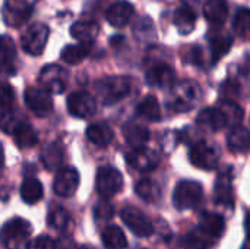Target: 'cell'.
Instances as JSON below:
<instances>
[{
  "instance_id": "cell-42",
  "label": "cell",
  "mask_w": 250,
  "mask_h": 249,
  "mask_svg": "<svg viewBox=\"0 0 250 249\" xmlns=\"http://www.w3.org/2000/svg\"><path fill=\"white\" fill-rule=\"evenodd\" d=\"M28 245V249H57V245L54 241H51L48 236H40L31 241Z\"/></svg>"
},
{
  "instance_id": "cell-18",
  "label": "cell",
  "mask_w": 250,
  "mask_h": 249,
  "mask_svg": "<svg viewBox=\"0 0 250 249\" xmlns=\"http://www.w3.org/2000/svg\"><path fill=\"white\" fill-rule=\"evenodd\" d=\"M16 72V45L9 35H0V73Z\"/></svg>"
},
{
  "instance_id": "cell-9",
  "label": "cell",
  "mask_w": 250,
  "mask_h": 249,
  "mask_svg": "<svg viewBox=\"0 0 250 249\" xmlns=\"http://www.w3.org/2000/svg\"><path fill=\"white\" fill-rule=\"evenodd\" d=\"M189 160L198 169L212 170L220 161V151L217 147L211 145L207 141H198L190 148Z\"/></svg>"
},
{
  "instance_id": "cell-49",
  "label": "cell",
  "mask_w": 250,
  "mask_h": 249,
  "mask_svg": "<svg viewBox=\"0 0 250 249\" xmlns=\"http://www.w3.org/2000/svg\"><path fill=\"white\" fill-rule=\"evenodd\" d=\"M78 249H91V248H88V247H81V248H78Z\"/></svg>"
},
{
  "instance_id": "cell-32",
  "label": "cell",
  "mask_w": 250,
  "mask_h": 249,
  "mask_svg": "<svg viewBox=\"0 0 250 249\" xmlns=\"http://www.w3.org/2000/svg\"><path fill=\"white\" fill-rule=\"evenodd\" d=\"M44 195L42 185L35 178H26L21 185V198L26 204H35L38 203Z\"/></svg>"
},
{
  "instance_id": "cell-34",
  "label": "cell",
  "mask_w": 250,
  "mask_h": 249,
  "mask_svg": "<svg viewBox=\"0 0 250 249\" xmlns=\"http://www.w3.org/2000/svg\"><path fill=\"white\" fill-rule=\"evenodd\" d=\"M136 112L141 117L151 120V122H157L161 119V109L158 104V100L154 95H146L136 107Z\"/></svg>"
},
{
  "instance_id": "cell-40",
  "label": "cell",
  "mask_w": 250,
  "mask_h": 249,
  "mask_svg": "<svg viewBox=\"0 0 250 249\" xmlns=\"http://www.w3.org/2000/svg\"><path fill=\"white\" fill-rule=\"evenodd\" d=\"M22 122H23V117L15 112H4L0 114V129L9 135H12L16 126Z\"/></svg>"
},
{
  "instance_id": "cell-13",
  "label": "cell",
  "mask_w": 250,
  "mask_h": 249,
  "mask_svg": "<svg viewBox=\"0 0 250 249\" xmlns=\"http://www.w3.org/2000/svg\"><path fill=\"white\" fill-rule=\"evenodd\" d=\"M67 110L78 119H86L95 114L97 101L86 91H75L67 97Z\"/></svg>"
},
{
  "instance_id": "cell-39",
  "label": "cell",
  "mask_w": 250,
  "mask_h": 249,
  "mask_svg": "<svg viewBox=\"0 0 250 249\" xmlns=\"http://www.w3.org/2000/svg\"><path fill=\"white\" fill-rule=\"evenodd\" d=\"M249 19L250 12L248 7H239V10L234 15L233 19V29L237 35L240 37H246L248 31H249Z\"/></svg>"
},
{
  "instance_id": "cell-15",
  "label": "cell",
  "mask_w": 250,
  "mask_h": 249,
  "mask_svg": "<svg viewBox=\"0 0 250 249\" xmlns=\"http://www.w3.org/2000/svg\"><path fill=\"white\" fill-rule=\"evenodd\" d=\"M214 200L224 208L234 207V191H233V169L229 167L218 175L214 186Z\"/></svg>"
},
{
  "instance_id": "cell-1",
  "label": "cell",
  "mask_w": 250,
  "mask_h": 249,
  "mask_svg": "<svg viewBox=\"0 0 250 249\" xmlns=\"http://www.w3.org/2000/svg\"><path fill=\"white\" fill-rule=\"evenodd\" d=\"M202 97L201 87L193 81H182L171 87L167 107L174 113H186L192 110Z\"/></svg>"
},
{
  "instance_id": "cell-11",
  "label": "cell",
  "mask_w": 250,
  "mask_h": 249,
  "mask_svg": "<svg viewBox=\"0 0 250 249\" xmlns=\"http://www.w3.org/2000/svg\"><path fill=\"white\" fill-rule=\"evenodd\" d=\"M32 15V4L28 0H4L3 21L7 26L19 28Z\"/></svg>"
},
{
  "instance_id": "cell-27",
  "label": "cell",
  "mask_w": 250,
  "mask_h": 249,
  "mask_svg": "<svg viewBox=\"0 0 250 249\" xmlns=\"http://www.w3.org/2000/svg\"><path fill=\"white\" fill-rule=\"evenodd\" d=\"M12 136L19 148H31L38 144V134L37 131L26 123L25 120L16 126V129L12 132Z\"/></svg>"
},
{
  "instance_id": "cell-35",
  "label": "cell",
  "mask_w": 250,
  "mask_h": 249,
  "mask_svg": "<svg viewBox=\"0 0 250 249\" xmlns=\"http://www.w3.org/2000/svg\"><path fill=\"white\" fill-rule=\"evenodd\" d=\"M215 239L208 235L202 227H195L186 238V245L189 249H211Z\"/></svg>"
},
{
  "instance_id": "cell-3",
  "label": "cell",
  "mask_w": 250,
  "mask_h": 249,
  "mask_svg": "<svg viewBox=\"0 0 250 249\" xmlns=\"http://www.w3.org/2000/svg\"><path fill=\"white\" fill-rule=\"evenodd\" d=\"M31 225L29 222L15 217L6 222L0 230V242L7 249H19L28 244L31 235Z\"/></svg>"
},
{
  "instance_id": "cell-43",
  "label": "cell",
  "mask_w": 250,
  "mask_h": 249,
  "mask_svg": "<svg viewBox=\"0 0 250 249\" xmlns=\"http://www.w3.org/2000/svg\"><path fill=\"white\" fill-rule=\"evenodd\" d=\"M113 214H114V208L107 201H103L95 207V217L100 220H108L113 217Z\"/></svg>"
},
{
  "instance_id": "cell-45",
  "label": "cell",
  "mask_w": 250,
  "mask_h": 249,
  "mask_svg": "<svg viewBox=\"0 0 250 249\" xmlns=\"http://www.w3.org/2000/svg\"><path fill=\"white\" fill-rule=\"evenodd\" d=\"M189 62H192L193 65H198V66H202L204 65V54H202V48L199 45H195L190 48L189 51Z\"/></svg>"
},
{
  "instance_id": "cell-19",
  "label": "cell",
  "mask_w": 250,
  "mask_h": 249,
  "mask_svg": "<svg viewBox=\"0 0 250 249\" xmlns=\"http://www.w3.org/2000/svg\"><path fill=\"white\" fill-rule=\"evenodd\" d=\"M133 13H135V9H133L132 3H129L126 0H119L108 7L107 21L110 25H113L116 28H123L125 25L129 23Z\"/></svg>"
},
{
  "instance_id": "cell-29",
  "label": "cell",
  "mask_w": 250,
  "mask_h": 249,
  "mask_svg": "<svg viewBox=\"0 0 250 249\" xmlns=\"http://www.w3.org/2000/svg\"><path fill=\"white\" fill-rule=\"evenodd\" d=\"M135 192L141 200H144L146 203H151V204L158 203L161 200V195H163L160 185L155 181L149 179V178L141 179L135 186Z\"/></svg>"
},
{
  "instance_id": "cell-2",
  "label": "cell",
  "mask_w": 250,
  "mask_h": 249,
  "mask_svg": "<svg viewBox=\"0 0 250 249\" xmlns=\"http://www.w3.org/2000/svg\"><path fill=\"white\" fill-rule=\"evenodd\" d=\"M97 95L103 104L110 106L126 98L132 91V81L126 76H105L95 85Z\"/></svg>"
},
{
  "instance_id": "cell-20",
  "label": "cell",
  "mask_w": 250,
  "mask_h": 249,
  "mask_svg": "<svg viewBox=\"0 0 250 249\" xmlns=\"http://www.w3.org/2000/svg\"><path fill=\"white\" fill-rule=\"evenodd\" d=\"M100 34V26L94 21H78L70 26V35L83 45H91Z\"/></svg>"
},
{
  "instance_id": "cell-12",
  "label": "cell",
  "mask_w": 250,
  "mask_h": 249,
  "mask_svg": "<svg viewBox=\"0 0 250 249\" xmlns=\"http://www.w3.org/2000/svg\"><path fill=\"white\" fill-rule=\"evenodd\" d=\"M126 161L136 172L148 173V172H152L154 169H157L161 158L155 150L148 148V147H139V148H133L132 151L127 153Z\"/></svg>"
},
{
  "instance_id": "cell-23",
  "label": "cell",
  "mask_w": 250,
  "mask_h": 249,
  "mask_svg": "<svg viewBox=\"0 0 250 249\" xmlns=\"http://www.w3.org/2000/svg\"><path fill=\"white\" fill-rule=\"evenodd\" d=\"M204 16L209 23L220 26L227 21L229 16V4L226 0H208L204 4Z\"/></svg>"
},
{
  "instance_id": "cell-4",
  "label": "cell",
  "mask_w": 250,
  "mask_h": 249,
  "mask_svg": "<svg viewBox=\"0 0 250 249\" xmlns=\"http://www.w3.org/2000/svg\"><path fill=\"white\" fill-rule=\"evenodd\" d=\"M204 189L199 182L180 181L173 192V204L177 210H190L199 205L202 201Z\"/></svg>"
},
{
  "instance_id": "cell-28",
  "label": "cell",
  "mask_w": 250,
  "mask_h": 249,
  "mask_svg": "<svg viewBox=\"0 0 250 249\" xmlns=\"http://www.w3.org/2000/svg\"><path fill=\"white\" fill-rule=\"evenodd\" d=\"M173 22L176 25V28L179 29L180 34L183 35H188L193 31L195 28V23H196V13L192 7H188V6H182L179 7L176 12H174V18H173Z\"/></svg>"
},
{
  "instance_id": "cell-41",
  "label": "cell",
  "mask_w": 250,
  "mask_h": 249,
  "mask_svg": "<svg viewBox=\"0 0 250 249\" xmlns=\"http://www.w3.org/2000/svg\"><path fill=\"white\" fill-rule=\"evenodd\" d=\"M15 101V91L10 84L0 81V109H9Z\"/></svg>"
},
{
  "instance_id": "cell-47",
  "label": "cell",
  "mask_w": 250,
  "mask_h": 249,
  "mask_svg": "<svg viewBox=\"0 0 250 249\" xmlns=\"http://www.w3.org/2000/svg\"><path fill=\"white\" fill-rule=\"evenodd\" d=\"M183 3H185V6H188V7H193L199 0H182Z\"/></svg>"
},
{
  "instance_id": "cell-48",
  "label": "cell",
  "mask_w": 250,
  "mask_h": 249,
  "mask_svg": "<svg viewBox=\"0 0 250 249\" xmlns=\"http://www.w3.org/2000/svg\"><path fill=\"white\" fill-rule=\"evenodd\" d=\"M242 249H249V248H248V242H245V244H243V247H242Z\"/></svg>"
},
{
  "instance_id": "cell-14",
  "label": "cell",
  "mask_w": 250,
  "mask_h": 249,
  "mask_svg": "<svg viewBox=\"0 0 250 249\" xmlns=\"http://www.w3.org/2000/svg\"><path fill=\"white\" fill-rule=\"evenodd\" d=\"M25 104L37 116L45 117L53 112V98L51 94L42 88L31 87L25 91Z\"/></svg>"
},
{
  "instance_id": "cell-6",
  "label": "cell",
  "mask_w": 250,
  "mask_h": 249,
  "mask_svg": "<svg viewBox=\"0 0 250 249\" xmlns=\"http://www.w3.org/2000/svg\"><path fill=\"white\" fill-rule=\"evenodd\" d=\"M50 29L44 23H32L21 35V45L25 53L31 56H40L48 41Z\"/></svg>"
},
{
  "instance_id": "cell-8",
  "label": "cell",
  "mask_w": 250,
  "mask_h": 249,
  "mask_svg": "<svg viewBox=\"0 0 250 249\" xmlns=\"http://www.w3.org/2000/svg\"><path fill=\"white\" fill-rule=\"evenodd\" d=\"M146 82L157 88H171L176 84V72L170 63L161 59L151 60L146 69Z\"/></svg>"
},
{
  "instance_id": "cell-24",
  "label": "cell",
  "mask_w": 250,
  "mask_h": 249,
  "mask_svg": "<svg viewBox=\"0 0 250 249\" xmlns=\"http://www.w3.org/2000/svg\"><path fill=\"white\" fill-rule=\"evenodd\" d=\"M86 138L97 147H107L114 138L113 129L107 123H92L86 129Z\"/></svg>"
},
{
  "instance_id": "cell-17",
  "label": "cell",
  "mask_w": 250,
  "mask_h": 249,
  "mask_svg": "<svg viewBox=\"0 0 250 249\" xmlns=\"http://www.w3.org/2000/svg\"><path fill=\"white\" fill-rule=\"evenodd\" d=\"M198 125L208 131H220L229 126V120L226 113L220 106L217 107H207L198 114Z\"/></svg>"
},
{
  "instance_id": "cell-25",
  "label": "cell",
  "mask_w": 250,
  "mask_h": 249,
  "mask_svg": "<svg viewBox=\"0 0 250 249\" xmlns=\"http://www.w3.org/2000/svg\"><path fill=\"white\" fill-rule=\"evenodd\" d=\"M249 131L245 126H233L227 135V145L233 153H248L249 151Z\"/></svg>"
},
{
  "instance_id": "cell-22",
  "label": "cell",
  "mask_w": 250,
  "mask_h": 249,
  "mask_svg": "<svg viewBox=\"0 0 250 249\" xmlns=\"http://www.w3.org/2000/svg\"><path fill=\"white\" fill-rule=\"evenodd\" d=\"M64 161V148L60 142H51L41 151V163L50 172L62 169Z\"/></svg>"
},
{
  "instance_id": "cell-21",
  "label": "cell",
  "mask_w": 250,
  "mask_h": 249,
  "mask_svg": "<svg viewBox=\"0 0 250 249\" xmlns=\"http://www.w3.org/2000/svg\"><path fill=\"white\" fill-rule=\"evenodd\" d=\"M233 37L221 29H215L209 34V50L212 56V62H218L224 54H227L231 48Z\"/></svg>"
},
{
  "instance_id": "cell-46",
  "label": "cell",
  "mask_w": 250,
  "mask_h": 249,
  "mask_svg": "<svg viewBox=\"0 0 250 249\" xmlns=\"http://www.w3.org/2000/svg\"><path fill=\"white\" fill-rule=\"evenodd\" d=\"M3 167H4V153H3V147L0 144V176L3 173Z\"/></svg>"
},
{
  "instance_id": "cell-33",
  "label": "cell",
  "mask_w": 250,
  "mask_h": 249,
  "mask_svg": "<svg viewBox=\"0 0 250 249\" xmlns=\"http://www.w3.org/2000/svg\"><path fill=\"white\" fill-rule=\"evenodd\" d=\"M101 241L107 249H126L127 239L123 230L117 226H108L103 230Z\"/></svg>"
},
{
  "instance_id": "cell-36",
  "label": "cell",
  "mask_w": 250,
  "mask_h": 249,
  "mask_svg": "<svg viewBox=\"0 0 250 249\" xmlns=\"http://www.w3.org/2000/svg\"><path fill=\"white\" fill-rule=\"evenodd\" d=\"M89 54V45H83V44H70L66 45L60 57L63 62L69 63V65H78L81 63L86 56Z\"/></svg>"
},
{
  "instance_id": "cell-44",
  "label": "cell",
  "mask_w": 250,
  "mask_h": 249,
  "mask_svg": "<svg viewBox=\"0 0 250 249\" xmlns=\"http://www.w3.org/2000/svg\"><path fill=\"white\" fill-rule=\"evenodd\" d=\"M221 94L227 100H231V97H237L240 94V85L234 81H226L221 87Z\"/></svg>"
},
{
  "instance_id": "cell-16",
  "label": "cell",
  "mask_w": 250,
  "mask_h": 249,
  "mask_svg": "<svg viewBox=\"0 0 250 249\" xmlns=\"http://www.w3.org/2000/svg\"><path fill=\"white\" fill-rule=\"evenodd\" d=\"M78 186H79V173L73 167H64L59 170L53 182L54 194L62 198L73 197Z\"/></svg>"
},
{
  "instance_id": "cell-7",
  "label": "cell",
  "mask_w": 250,
  "mask_h": 249,
  "mask_svg": "<svg viewBox=\"0 0 250 249\" xmlns=\"http://www.w3.org/2000/svg\"><path fill=\"white\" fill-rule=\"evenodd\" d=\"M67 70L59 65H45L40 70L38 81L48 94H62L67 87Z\"/></svg>"
},
{
  "instance_id": "cell-26",
  "label": "cell",
  "mask_w": 250,
  "mask_h": 249,
  "mask_svg": "<svg viewBox=\"0 0 250 249\" xmlns=\"http://www.w3.org/2000/svg\"><path fill=\"white\" fill-rule=\"evenodd\" d=\"M133 35L138 41H141L142 44H152L157 41V31H155V25L154 22L148 18V16H142L139 18L135 23H133Z\"/></svg>"
},
{
  "instance_id": "cell-38",
  "label": "cell",
  "mask_w": 250,
  "mask_h": 249,
  "mask_svg": "<svg viewBox=\"0 0 250 249\" xmlns=\"http://www.w3.org/2000/svg\"><path fill=\"white\" fill-rule=\"evenodd\" d=\"M220 107L223 109V112L226 113V117H227V120H229V126H237V125H240V122H242V119H243V109L237 104V103H234L233 100H223L221 103H220Z\"/></svg>"
},
{
  "instance_id": "cell-30",
  "label": "cell",
  "mask_w": 250,
  "mask_h": 249,
  "mask_svg": "<svg viewBox=\"0 0 250 249\" xmlns=\"http://www.w3.org/2000/svg\"><path fill=\"white\" fill-rule=\"evenodd\" d=\"M123 134L126 141L133 147V148H139V147H145V144L149 139V131L148 128L139 125V123H133L129 122L125 125L123 128Z\"/></svg>"
},
{
  "instance_id": "cell-31",
  "label": "cell",
  "mask_w": 250,
  "mask_h": 249,
  "mask_svg": "<svg viewBox=\"0 0 250 249\" xmlns=\"http://www.w3.org/2000/svg\"><path fill=\"white\" fill-rule=\"evenodd\" d=\"M199 227H202L208 235H211L215 241L221 238V235L226 230V220L223 216L215 213H205L201 217Z\"/></svg>"
},
{
  "instance_id": "cell-10",
  "label": "cell",
  "mask_w": 250,
  "mask_h": 249,
  "mask_svg": "<svg viewBox=\"0 0 250 249\" xmlns=\"http://www.w3.org/2000/svg\"><path fill=\"white\" fill-rule=\"evenodd\" d=\"M120 217H122L123 223L129 227V230L133 232L138 238H148L154 232L151 220L139 208H136L133 205H127V207L122 208Z\"/></svg>"
},
{
  "instance_id": "cell-5",
  "label": "cell",
  "mask_w": 250,
  "mask_h": 249,
  "mask_svg": "<svg viewBox=\"0 0 250 249\" xmlns=\"http://www.w3.org/2000/svg\"><path fill=\"white\" fill-rule=\"evenodd\" d=\"M95 188L100 197H103L104 200H108L122 191L123 175L111 166H103L97 170Z\"/></svg>"
},
{
  "instance_id": "cell-37",
  "label": "cell",
  "mask_w": 250,
  "mask_h": 249,
  "mask_svg": "<svg viewBox=\"0 0 250 249\" xmlns=\"http://www.w3.org/2000/svg\"><path fill=\"white\" fill-rule=\"evenodd\" d=\"M47 223L56 230H64L70 223V214L63 207H53L47 216Z\"/></svg>"
}]
</instances>
